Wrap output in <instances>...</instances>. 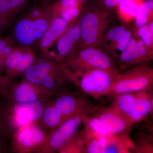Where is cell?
<instances>
[{
  "instance_id": "52a82bcc",
  "label": "cell",
  "mask_w": 153,
  "mask_h": 153,
  "mask_svg": "<svg viewBox=\"0 0 153 153\" xmlns=\"http://www.w3.org/2000/svg\"><path fill=\"white\" fill-rule=\"evenodd\" d=\"M146 47L137 36H133L117 60L119 70L138 64L152 58Z\"/></svg>"
},
{
  "instance_id": "277c9868",
  "label": "cell",
  "mask_w": 153,
  "mask_h": 153,
  "mask_svg": "<svg viewBox=\"0 0 153 153\" xmlns=\"http://www.w3.org/2000/svg\"><path fill=\"white\" fill-rule=\"evenodd\" d=\"M72 55L81 73L95 68L119 71L116 60L102 47H79Z\"/></svg>"
},
{
  "instance_id": "83f0119b",
  "label": "cell",
  "mask_w": 153,
  "mask_h": 153,
  "mask_svg": "<svg viewBox=\"0 0 153 153\" xmlns=\"http://www.w3.org/2000/svg\"><path fill=\"white\" fill-rule=\"evenodd\" d=\"M41 83L44 87L48 88H51L53 87L54 82L52 77L49 76V74L44 76L41 81Z\"/></svg>"
},
{
  "instance_id": "7c38bea8",
  "label": "cell",
  "mask_w": 153,
  "mask_h": 153,
  "mask_svg": "<svg viewBox=\"0 0 153 153\" xmlns=\"http://www.w3.org/2000/svg\"><path fill=\"white\" fill-rule=\"evenodd\" d=\"M28 47L15 48L6 58V64L8 68L23 71L32 65L34 58L32 53L28 52Z\"/></svg>"
},
{
  "instance_id": "4dcf8cb0",
  "label": "cell",
  "mask_w": 153,
  "mask_h": 153,
  "mask_svg": "<svg viewBox=\"0 0 153 153\" xmlns=\"http://www.w3.org/2000/svg\"><path fill=\"white\" fill-rule=\"evenodd\" d=\"M77 1H78L82 6H83L87 0H77Z\"/></svg>"
},
{
  "instance_id": "44dd1931",
  "label": "cell",
  "mask_w": 153,
  "mask_h": 153,
  "mask_svg": "<svg viewBox=\"0 0 153 153\" xmlns=\"http://www.w3.org/2000/svg\"><path fill=\"white\" fill-rule=\"evenodd\" d=\"M16 100L22 103L36 101L37 96L34 88L29 84L23 83L17 88L15 92Z\"/></svg>"
},
{
  "instance_id": "d6986e66",
  "label": "cell",
  "mask_w": 153,
  "mask_h": 153,
  "mask_svg": "<svg viewBox=\"0 0 153 153\" xmlns=\"http://www.w3.org/2000/svg\"><path fill=\"white\" fill-rule=\"evenodd\" d=\"M153 0H143L134 19V32L153 19Z\"/></svg>"
},
{
  "instance_id": "7402d4cb",
  "label": "cell",
  "mask_w": 153,
  "mask_h": 153,
  "mask_svg": "<svg viewBox=\"0 0 153 153\" xmlns=\"http://www.w3.org/2000/svg\"><path fill=\"white\" fill-rule=\"evenodd\" d=\"M76 107V100L71 96L60 97L55 103V107L61 114H70L74 111Z\"/></svg>"
},
{
  "instance_id": "3957f363",
  "label": "cell",
  "mask_w": 153,
  "mask_h": 153,
  "mask_svg": "<svg viewBox=\"0 0 153 153\" xmlns=\"http://www.w3.org/2000/svg\"><path fill=\"white\" fill-rule=\"evenodd\" d=\"M153 70L149 66L138 65L119 72L108 93L117 96L143 91L153 84Z\"/></svg>"
},
{
  "instance_id": "7a4b0ae2",
  "label": "cell",
  "mask_w": 153,
  "mask_h": 153,
  "mask_svg": "<svg viewBox=\"0 0 153 153\" xmlns=\"http://www.w3.org/2000/svg\"><path fill=\"white\" fill-rule=\"evenodd\" d=\"M53 16L52 10L38 18L25 14L19 19L13 28V39L21 47H30L39 43Z\"/></svg>"
},
{
  "instance_id": "603a6c76",
  "label": "cell",
  "mask_w": 153,
  "mask_h": 153,
  "mask_svg": "<svg viewBox=\"0 0 153 153\" xmlns=\"http://www.w3.org/2000/svg\"><path fill=\"white\" fill-rule=\"evenodd\" d=\"M61 115L55 107L48 108L44 113V122L49 126H56L60 122Z\"/></svg>"
},
{
  "instance_id": "ffe728a7",
  "label": "cell",
  "mask_w": 153,
  "mask_h": 153,
  "mask_svg": "<svg viewBox=\"0 0 153 153\" xmlns=\"http://www.w3.org/2000/svg\"><path fill=\"white\" fill-rule=\"evenodd\" d=\"M134 32H135L136 34L135 36H137L142 40L150 54L153 56V19L150 20L146 25L138 28Z\"/></svg>"
},
{
  "instance_id": "5b68a950",
  "label": "cell",
  "mask_w": 153,
  "mask_h": 153,
  "mask_svg": "<svg viewBox=\"0 0 153 153\" xmlns=\"http://www.w3.org/2000/svg\"><path fill=\"white\" fill-rule=\"evenodd\" d=\"M119 72L101 68L89 69L81 73L80 87L91 95L97 96L108 93Z\"/></svg>"
},
{
  "instance_id": "8fae6325",
  "label": "cell",
  "mask_w": 153,
  "mask_h": 153,
  "mask_svg": "<svg viewBox=\"0 0 153 153\" xmlns=\"http://www.w3.org/2000/svg\"><path fill=\"white\" fill-rule=\"evenodd\" d=\"M43 105L38 101L18 104L14 107L17 122L20 126L25 125L31 121L39 119L43 114Z\"/></svg>"
},
{
  "instance_id": "6da1fadb",
  "label": "cell",
  "mask_w": 153,
  "mask_h": 153,
  "mask_svg": "<svg viewBox=\"0 0 153 153\" xmlns=\"http://www.w3.org/2000/svg\"><path fill=\"white\" fill-rule=\"evenodd\" d=\"M80 15L79 47H101L105 34L114 21V16L102 8L96 0H87Z\"/></svg>"
},
{
  "instance_id": "9c48e42d",
  "label": "cell",
  "mask_w": 153,
  "mask_h": 153,
  "mask_svg": "<svg viewBox=\"0 0 153 153\" xmlns=\"http://www.w3.org/2000/svg\"><path fill=\"white\" fill-rule=\"evenodd\" d=\"M32 0H0V35L10 27L17 14Z\"/></svg>"
},
{
  "instance_id": "9a60e30c",
  "label": "cell",
  "mask_w": 153,
  "mask_h": 153,
  "mask_svg": "<svg viewBox=\"0 0 153 153\" xmlns=\"http://www.w3.org/2000/svg\"><path fill=\"white\" fill-rule=\"evenodd\" d=\"M128 28L124 23L111 25L105 34L101 47L111 55L115 46Z\"/></svg>"
},
{
  "instance_id": "4fadbf2b",
  "label": "cell",
  "mask_w": 153,
  "mask_h": 153,
  "mask_svg": "<svg viewBox=\"0 0 153 153\" xmlns=\"http://www.w3.org/2000/svg\"><path fill=\"white\" fill-rule=\"evenodd\" d=\"M81 122V117L76 116L66 122L52 136L51 145L57 149L65 144L77 130Z\"/></svg>"
},
{
  "instance_id": "ac0fdd59",
  "label": "cell",
  "mask_w": 153,
  "mask_h": 153,
  "mask_svg": "<svg viewBox=\"0 0 153 153\" xmlns=\"http://www.w3.org/2000/svg\"><path fill=\"white\" fill-rule=\"evenodd\" d=\"M44 134L39 129L29 127L23 130L18 136V140L23 146L31 147L42 141Z\"/></svg>"
},
{
  "instance_id": "ba28073f",
  "label": "cell",
  "mask_w": 153,
  "mask_h": 153,
  "mask_svg": "<svg viewBox=\"0 0 153 153\" xmlns=\"http://www.w3.org/2000/svg\"><path fill=\"white\" fill-rule=\"evenodd\" d=\"M81 41L79 18L71 23L70 26L57 40L56 50L61 57L72 55L79 48Z\"/></svg>"
},
{
  "instance_id": "e0dca14e",
  "label": "cell",
  "mask_w": 153,
  "mask_h": 153,
  "mask_svg": "<svg viewBox=\"0 0 153 153\" xmlns=\"http://www.w3.org/2000/svg\"><path fill=\"white\" fill-rule=\"evenodd\" d=\"M51 66L48 62H43L31 66L26 70L25 76L26 79L32 83H41L44 76L49 74Z\"/></svg>"
},
{
  "instance_id": "4316f807",
  "label": "cell",
  "mask_w": 153,
  "mask_h": 153,
  "mask_svg": "<svg viewBox=\"0 0 153 153\" xmlns=\"http://www.w3.org/2000/svg\"><path fill=\"white\" fill-rule=\"evenodd\" d=\"M87 151L89 153H105V149L98 139L94 140L91 142L88 146Z\"/></svg>"
},
{
  "instance_id": "d4e9b609",
  "label": "cell",
  "mask_w": 153,
  "mask_h": 153,
  "mask_svg": "<svg viewBox=\"0 0 153 153\" xmlns=\"http://www.w3.org/2000/svg\"><path fill=\"white\" fill-rule=\"evenodd\" d=\"M89 125L92 130L101 137H106L108 133L98 117H94L89 121Z\"/></svg>"
},
{
  "instance_id": "f1b7e54d",
  "label": "cell",
  "mask_w": 153,
  "mask_h": 153,
  "mask_svg": "<svg viewBox=\"0 0 153 153\" xmlns=\"http://www.w3.org/2000/svg\"><path fill=\"white\" fill-rule=\"evenodd\" d=\"M14 41L11 38H1L0 37V52L8 45L13 44Z\"/></svg>"
},
{
  "instance_id": "f546056e",
  "label": "cell",
  "mask_w": 153,
  "mask_h": 153,
  "mask_svg": "<svg viewBox=\"0 0 153 153\" xmlns=\"http://www.w3.org/2000/svg\"><path fill=\"white\" fill-rule=\"evenodd\" d=\"M119 148L114 144L107 145L105 149V153H114L119 152Z\"/></svg>"
},
{
  "instance_id": "30bf717a",
  "label": "cell",
  "mask_w": 153,
  "mask_h": 153,
  "mask_svg": "<svg viewBox=\"0 0 153 153\" xmlns=\"http://www.w3.org/2000/svg\"><path fill=\"white\" fill-rule=\"evenodd\" d=\"M68 26V24L56 15H53L49 27L39 42L41 50L45 51L49 49Z\"/></svg>"
},
{
  "instance_id": "d6a6232c",
  "label": "cell",
  "mask_w": 153,
  "mask_h": 153,
  "mask_svg": "<svg viewBox=\"0 0 153 153\" xmlns=\"http://www.w3.org/2000/svg\"><path fill=\"white\" fill-rule=\"evenodd\" d=\"M100 1V0H96V1Z\"/></svg>"
},
{
  "instance_id": "5bb4252c",
  "label": "cell",
  "mask_w": 153,
  "mask_h": 153,
  "mask_svg": "<svg viewBox=\"0 0 153 153\" xmlns=\"http://www.w3.org/2000/svg\"><path fill=\"white\" fill-rule=\"evenodd\" d=\"M98 118L109 134L120 133L125 130L127 127L124 119L113 111H104Z\"/></svg>"
},
{
  "instance_id": "cb8c5ba5",
  "label": "cell",
  "mask_w": 153,
  "mask_h": 153,
  "mask_svg": "<svg viewBox=\"0 0 153 153\" xmlns=\"http://www.w3.org/2000/svg\"><path fill=\"white\" fill-rule=\"evenodd\" d=\"M53 12L63 10H68L71 8L79 7L82 9V6L77 0H59L52 5Z\"/></svg>"
},
{
  "instance_id": "1f68e13d",
  "label": "cell",
  "mask_w": 153,
  "mask_h": 153,
  "mask_svg": "<svg viewBox=\"0 0 153 153\" xmlns=\"http://www.w3.org/2000/svg\"><path fill=\"white\" fill-rule=\"evenodd\" d=\"M1 57H0V66H1Z\"/></svg>"
},
{
  "instance_id": "2e32d148",
  "label": "cell",
  "mask_w": 153,
  "mask_h": 153,
  "mask_svg": "<svg viewBox=\"0 0 153 153\" xmlns=\"http://www.w3.org/2000/svg\"><path fill=\"white\" fill-rule=\"evenodd\" d=\"M143 0H123L117 8L118 13L125 22L134 20Z\"/></svg>"
},
{
  "instance_id": "484cf974",
  "label": "cell",
  "mask_w": 153,
  "mask_h": 153,
  "mask_svg": "<svg viewBox=\"0 0 153 153\" xmlns=\"http://www.w3.org/2000/svg\"><path fill=\"white\" fill-rule=\"evenodd\" d=\"M123 0H100L97 3L105 10L111 12L116 9L118 6Z\"/></svg>"
},
{
  "instance_id": "8992f818",
  "label": "cell",
  "mask_w": 153,
  "mask_h": 153,
  "mask_svg": "<svg viewBox=\"0 0 153 153\" xmlns=\"http://www.w3.org/2000/svg\"><path fill=\"white\" fill-rule=\"evenodd\" d=\"M118 109L129 119L139 121L146 117L153 108V100L133 93L118 95L116 100Z\"/></svg>"
}]
</instances>
